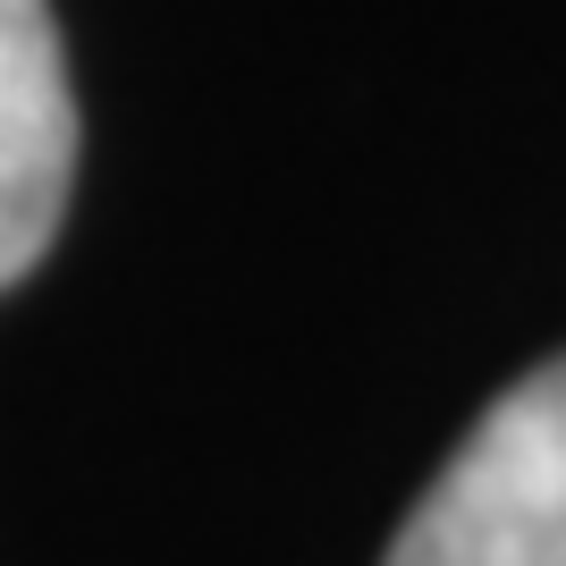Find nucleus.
I'll return each instance as SVG.
<instances>
[{
  "mask_svg": "<svg viewBox=\"0 0 566 566\" xmlns=\"http://www.w3.org/2000/svg\"><path fill=\"white\" fill-rule=\"evenodd\" d=\"M380 566H566V355L482 406Z\"/></svg>",
  "mask_w": 566,
  "mask_h": 566,
  "instance_id": "obj_1",
  "label": "nucleus"
},
{
  "mask_svg": "<svg viewBox=\"0 0 566 566\" xmlns=\"http://www.w3.org/2000/svg\"><path fill=\"white\" fill-rule=\"evenodd\" d=\"M76 187V94L51 0H0V287L51 254Z\"/></svg>",
  "mask_w": 566,
  "mask_h": 566,
  "instance_id": "obj_2",
  "label": "nucleus"
}]
</instances>
